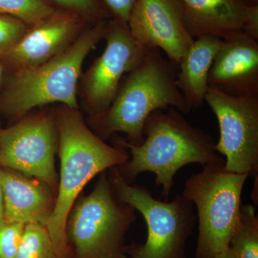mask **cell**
I'll return each mask as SVG.
<instances>
[{
    "mask_svg": "<svg viewBox=\"0 0 258 258\" xmlns=\"http://www.w3.org/2000/svg\"><path fill=\"white\" fill-rule=\"evenodd\" d=\"M182 114L174 108L158 110L144 123L142 144L134 145L123 139L117 140L131 154L118 169L122 177L132 184L139 174L154 173L156 184L162 187L161 195L166 201L174 186V176L184 166L225 164L224 158L217 154L211 136L193 126Z\"/></svg>",
    "mask_w": 258,
    "mask_h": 258,
    "instance_id": "obj_1",
    "label": "cell"
},
{
    "mask_svg": "<svg viewBox=\"0 0 258 258\" xmlns=\"http://www.w3.org/2000/svg\"><path fill=\"white\" fill-rule=\"evenodd\" d=\"M60 158V178L53 211L45 228L57 258H66L68 217L76 198L94 176L128 160L126 149L114 147L90 130L78 108L60 105L55 114Z\"/></svg>",
    "mask_w": 258,
    "mask_h": 258,
    "instance_id": "obj_2",
    "label": "cell"
},
{
    "mask_svg": "<svg viewBox=\"0 0 258 258\" xmlns=\"http://www.w3.org/2000/svg\"><path fill=\"white\" fill-rule=\"evenodd\" d=\"M177 71L178 64L165 58L161 50L149 49L121 81L108 109L92 117L98 137L105 140L122 132L128 143L139 145L144 140V123L153 112L174 108L189 113L176 85Z\"/></svg>",
    "mask_w": 258,
    "mask_h": 258,
    "instance_id": "obj_3",
    "label": "cell"
},
{
    "mask_svg": "<svg viewBox=\"0 0 258 258\" xmlns=\"http://www.w3.org/2000/svg\"><path fill=\"white\" fill-rule=\"evenodd\" d=\"M107 22L88 24L67 49L47 62L13 71L0 93V113L20 118L35 107L54 103L79 108L78 88L83 62L104 37Z\"/></svg>",
    "mask_w": 258,
    "mask_h": 258,
    "instance_id": "obj_4",
    "label": "cell"
},
{
    "mask_svg": "<svg viewBox=\"0 0 258 258\" xmlns=\"http://www.w3.org/2000/svg\"><path fill=\"white\" fill-rule=\"evenodd\" d=\"M248 177L218 164L203 166L186 180L182 195L198 210L195 258H217L229 248L240 221L241 198Z\"/></svg>",
    "mask_w": 258,
    "mask_h": 258,
    "instance_id": "obj_5",
    "label": "cell"
},
{
    "mask_svg": "<svg viewBox=\"0 0 258 258\" xmlns=\"http://www.w3.org/2000/svg\"><path fill=\"white\" fill-rule=\"evenodd\" d=\"M115 198L142 214L147 225L146 242L125 247L133 258H186L185 247L197 221L192 203L182 195L171 202L152 196L143 186L129 184L118 166L110 169L109 177Z\"/></svg>",
    "mask_w": 258,
    "mask_h": 258,
    "instance_id": "obj_6",
    "label": "cell"
},
{
    "mask_svg": "<svg viewBox=\"0 0 258 258\" xmlns=\"http://www.w3.org/2000/svg\"><path fill=\"white\" fill-rule=\"evenodd\" d=\"M132 206L115 198L105 171L92 192L75 207L66 226L76 258H121L125 235L136 220Z\"/></svg>",
    "mask_w": 258,
    "mask_h": 258,
    "instance_id": "obj_7",
    "label": "cell"
},
{
    "mask_svg": "<svg viewBox=\"0 0 258 258\" xmlns=\"http://www.w3.org/2000/svg\"><path fill=\"white\" fill-rule=\"evenodd\" d=\"M205 102L216 116L220 138L217 153L231 172L258 174V96H229L209 88Z\"/></svg>",
    "mask_w": 258,
    "mask_h": 258,
    "instance_id": "obj_8",
    "label": "cell"
},
{
    "mask_svg": "<svg viewBox=\"0 0 258 258\" xmlns=\"http://www.w3.org/2000/svg\"><path fill=\"white\" fill-rule=\"evenodd\" d=\"M106 45L83 74L81 94L83 105L92 117L108 109L125 74L135 69L149 49L134 39L128 24L111 18L107 22Z\"/></svg>",
    "mask_w": 258,
    "mask_h": 258,
    "instance_id": "obj_9",
    "label": "cell"
},
{
    "mask_svg": "<svg viewBox=\"0 0 258 258\" xmlns=\"http://www.w3.org/2000/svg\"><path fill=\"white\" fill-rule=\"evenodd\" d=\"M55 115L40 114L0 128V166L55 186Z\"/></svg>",
    "mask_w": 258,
    "mask_h": 258,
    "instance_id": "obj_10",
    "label": "cell"
},
{
    "mask_svg": "<svg viewBox=\"0 0 258 258\" xmlns=\"http://www.w3.org/2000/svg\"><path fill=\"white\" fill-rule=\"evenodd\" d=\"M127 24L139 43L164 51L177 64L195 40L185 26L180 0H137Z\"/></svg>",
    "mask_w": 258,
    "mask_h": 258,
    "instance_id": "obj_11",
    "label": "cell"
},
{
    "mask_svg": "<svg viewBox=\"0 0 258 258\" xmlns=\"http://www.w3.org/2000/svg\"><path fill=\"white\" fill-rule=\"evenodd\" d=\"M88 24L79 15L59 10L30 27L14 46L0 55V64L13 72L44 63L67 49Z\"/></svg>",
    "mask_w": 258,
    "mask_h": 258,
    "instance_id": "obj_12",
    "label": "cell"
},
{
    "mask_svg": "<svg viewBox=\"0 0 258 258\" xmlns=\"http://www.w3.org/2000/svg\"><path fill=\"white\" fill-rule=\"evenodd\" d=\"M208 85L229 96H258V40L243 32L223 39Z\"/></svg>",
    "mask_w": 258,
    "mask_h": 258,
    "instance_id": "obj_13",
    "label": "cell"
},
{
    "mask_svg": "<svg viewBox=\"0 0 258 258\" xmlns=\"http://www.w3.org/2000/svg\"><path fill=\"white\" fill-rule=\"evenodd\" d=\"M3 220L17 223L46 225L55 203L45 185L13 169L0 168Z\"/></svg>",
    "mask_w": 258,
    "mask_h": 258,
    "instance_id": "obj_14",
    "label": "cell"
},
{
    "mask_svg": "<svg viewBox=\"0 0 258 258\" xmlns=\"http://www.w3.org/2000/svg\"><path fill=\"white\" fill-rule=\"evenodd\" d=\"M185 26L194 39L213 35L222 40L242 32L245 7L240 0H180Z\"/></svg>",
    "mask_w": 258,
    "mask_h": 258,
    "instance_id": "obj_15",
    "label": "cell"
},
{
    "mask_svg": "<svg viewBox=\"0 0 258 258\" xmlns=\"http://www.w3.org/2000/svg\"><path fill=\"white\" fill-rule=\"evenodd\" d=\"M222 43V38L213 35L198 37L178 63L176 85L189 111L205 102L209 74Z\"/></svg>",
    "mask_w": 258,
    "mask_h": 258,
    "instance_id": "obj_16",
    "label": "cell"
},
{
    "mask_svg": "<svg viewBox=\"0 0 258 258\" xmlns=\"http://www.w3.org/2000/svg\"><path fill=\"white\" fill-rule=\"evenodd\" d=\"M229 248L235 258H258V217L255 205H241L240 221Z\"/></svg>",
    "mask_w": 258,
    "mask_h": 258,
    "instance_id": "obj_17",
    "label": "cell"
},
{
    "mask_svg": "<svg viewBox=\"0 0 258 258\" xmlns=\"http://www.w3.org/2000/svg\"><path fill=\"white\" fill-rule=\"evenodd\" d=\"M49 0H0V15L21 20L35 26L58 11Z\"/></svg>",
    "mask_w": 258,
    "mask_h": 258,
    "instance_id": "obj_18",
    "label": "cell"
},
{
    "mask_svg": "<svg viewBox=\"0 0 258 258\" xmlns=\"http://www.w3.org/2000/svg\"><path fill=\"white\" fill-rule=\"evenodd\" d=\"M15 258H57L45 226L28 223Z\"/></svg>",
    "mask_w": 258,
    "mask_h": 258,
    "instance_id": "obj_19",
    "label": "cell"
},
{
    "mask_svg": "<svg viewBox=\"0 0 258 258\" xmlns=\"http://www.w3.org/2000/svg\"><path fill=\"white\" fill-rule=\"evenodd\" d=\"M59 9L74 13L93 23L107 20L110 13L105 10L98 0H51Z\"/></svg>",
    "mask_w": 258,
    "mask_h": 258,
    "instance_id": "obj_20",
    "label": "cell"
},
{
    "mask_svg": "<svg viewBox=\"0 0 258 258\" xmlns=\"http://www.w3.org/2000/svg\"><path fill=\"white\" fill-rule=\"evenodd\" d=\"M25 224L0 221V258H15Z\"/></svg>",
    "mask_w": 258,
    "mask_h": 258,
    "instance_id": "obj_21",
    "label": "cell"
},
{
    "mask_svg": "<svg viewBox=\"0 0 258 258\" xmlns=\"http://www.w3.org/2000/svg\"><path fill=\"white\" fill-rule=\"evenodd\" d=\"M30 28L18 19L0 15V55L14 46Z\"/></svg>",
    "mask_w": 258,
    "mask_h": 258,
    "instance_id": "obj_22",
    "label": "cell"
},
{
    "mask_svg": "<svg viewBox=\"0 0 258 258\" xmlns=\"http://www.w3.org/2000/svg\"><path fill=\"white\" fill-rule=\"evenodd\" d=\"M136 1L137 0H103L112 18L126 23Z\"/></svg>",
    "mask_w": 258,
    "mask_h": 258,
    "instance_id": "obj_23",
    "label": "cell"
},
{
    "mask_svg": "<svg viewBox=\"0 0 258 258\" xmlns=\"http://www.w3.org/2000/svg\"><path fill=\"white\" fill-rule=\"evenodd\" d=\"M242 32L258 40V5H246Z\"/></svg>",
    "mask_w": 258,
    "mask_h": 258,
    "instance_id": "obj_24",
    "label": "cell"
},
{
    "mask_svg": "<svg viewBox=\"0 0 258 258\" xmlns=\"http://www.w3.org/2000/svg\"><path fill=\"white\" fill-rule=\"evenodd\" d=\"M3 220V199L2 191L1 184H0V221Z\"/></svg>",
    "mask_w": 258,
    "mask_h": 258,
    "instance_id": "obj_25",
    "label": "cell"
},
{
    "mask_svg": "<svg viewBox=\"0 0 258 258\" xmlns=\"http://www.w3.org/2000/svg\"><path fill=\"white\" fill-rule=\"evenodd\" d=\"M217 258H235L234 254H232V251L230 250V248L227 249L221 254Z\"/></svg>",
    "mask_w": 258,
    "mask_h": 258,
    "instance_id": "obj_26",
    "label": "cell"
},
{
    "mask_svg": "<svg viewBox=\"0 0 258 258\" xmlns=\"http://www.w3.org/2000/svg\"><path fill=\"white\" fill-rule=\"evenodd\" d=\"M244 5H258V0H240Z\"/></svg>",
    "mask_w": 258,
    "mask_h": 258,
    "instance_id": "obj_27",
    "label": "cell"
},
{
    "mask_svg": "<svg viewBox=\"0 0 258 258\" xmlns=\"http://www.w3.org/2000/svg\"><path fill=\"white\" fill-rule=\"evenodd\" d=\"M3 66H2L1 64H0V81H1L2 76H3Z\"/></svg>",
    "mask_w": 258,
    "mask_h": 258,
    "instance_id": "obj_28",
    "label": "cell"
},
{
    "mask_svg": "<svg viewBox=\"0 0 258 258\" xmlns=\"http://www.w3.org/2000/svg\"><path fill=\"white\" fill-rule=\"evenodd\" d=\"M121 258H133V257H125V256H123V257H121Z\"/></svg>",
    "mask_w": 258,
    "mask_h": 258,
    "instance_id": "obj_29",
    "label": "cell"
}]
</instances>
